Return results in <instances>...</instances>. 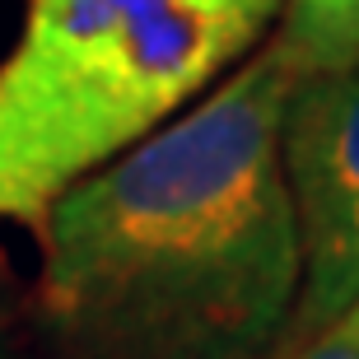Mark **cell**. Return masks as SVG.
Listing matches in <instances>:
<instances>
[{"mask_svg":"<svg viewBox=\"0 0 359 359\" xmlns=\"http://www.w3.org/2000/svg\"><path fill=\"white\" fill-rule=\"evenodd\" d=\"M271 38L205 98L75 182L38 224L47 359H271L299 304Z\"/></svg>","mask_w":359,"mask_h":359,"instance_id":"6da1fadb","label":"cell"},{"mask_svg":"<svg viewBox=\"0 0 359 359\" xmlns=\"http://www.w3.org/2000/svg\"><path fill=\"white\" fill-rule=\"evenodd\" d=\"M262 28L191 0H28L0 61V219L56 201L173 121Z\"/></svg>","mask_w":359,"mask_h":359,"instance_id":"7a4b0ae2","label":"cell"},{"mask_svg":"<svg viewBox=\"0 0 359 359\" xmlns=\"http://www.w3.org/2000/svg\"><path fill=\"white\" fill-rule=\"evenodd\" d=\"M280 173L299 238V304L285 341H299L359 299V66L294 80Z\"/></svg>","mask_w":359,"mask_h":359,"instance_id":"3957f363","label":"cell"},{"mask_svg":"<svg viewBox=\"0 0 359 359\" xmlns=\"http://www.w3.org/2000/svg\"><path fill=\"white\" fill-rule=\"evenodd\" d=\"M280 52L299 75H341L359 66V0H280Z\"/></svg>","mask_w":359,"mask_h":359,"instance_id":"277c9868","label":"cell"},{"mask_svg":"<svg viewBox=\"0 0 359 359\" xmlns=\"http://www.w3.org/2000/svg\"><path fill=\"white\" fill-rule=\"evenodd\" d=\"M271 359H359V299L318 332L299 336V341H280Z\"/></svg>","mask_w":359,"mask_h":359,"instance_id":"5b68a950","label":"cell"},{"mask_svg":"<svg viewBox=\"0 0 359 359\" xmlns=\"http://www.w3.org/2000/svg\"><path fill=\"white\" fill-rule=\"evenodd\" d=\"M191 5H201L210 14H229V19H248L257 28H266L280 10V0H191Z\"/></svg>","mask_w":359,"mask_h":359,"instance_id":"8992f818","label":"cell"}]
</instances>
